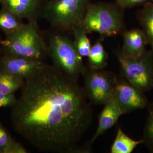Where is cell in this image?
Returning a JSON list of instances; mask_svg holds the SVG:
<instances>
[{
    "label": "cell",
    "mask_w": 153,
    "mask_h": 153,
    "mask_svg": "<svg viewBox=\"0 0 153 153\" xmlns=\"http://www.w3.org/2000/svg\"><path fill=\"white\" fill-rule=\"evenodd\" d=\"M12 107L16 131L42 152L81 153L78 144L92 123L93 110L77 80L44 63L24 80Z\"/></svg>",
    "instance_id": "obj_1"
},
{
    "label": "cell",
    "mask_w": 153,
    "mask_h": 153,
    "mask_svg": "<svg viewBox=\"0 0 153 153\" xmlns=\"http://www.w3.org/2000/svg\"><path fill=\"white\" fill-rule=\"evenodd\" d=\"M8 56L26 57L44 61L48 55L47 43L38 26V20L27 21L15 31L6 34L0 41Z\"/></svg>",
    "instance_id": "obj_2"
},
{
    "label": "cell",
    "mask_w": 153,
    "mask_h": 153,
    "mask_svg": "<svg viewBox=\"0 0 153 153\" xmlns=\"http://www.w3.org/2000/svg\"><path fill=\"white\" fill-rule=\"evenodd\" d=\"M124 10L115 2L91 3L82 25L88 34L98 33L105 38L122 35L126 30Z\"/></svg>",
    "instance_id": "obj_3"
},
{
    "label": "cell",
    "mask_w": 153,
    "mask_h": 153,
    "mask_svg": "<svg viewBox=\"0 0 153 153\" xmlns=\"http://www.w3.org/2000/svg\"><path fill=\"white\" fill-rule=\"evenodd\" d=\"M91 0H46L41 18L55 31L72 32L82 23Z\"/></svg>",
    "instance_id": "obj_4"
},
{
    "label": "cell",
    "mask_w": 153,
    "mask_h": 153,
    "mask_svg": "<svg viewBox=\"0 0 153 153\" xmlns=\"http://www.w3.org/2000/svg\"><path fill=\"white\" fill-rule=\"evenodd\" d=\"M49 34L47 44L48 55L52 60V66L72 79L78 80L87 71L74 47L73 40L58 32Z\"/></svg>",
    "instance_id": "obj_5"
},
{
    "label": "cell",
    "mask_w": 153,
    "mask_h": 153,
    "mask_svg": "<svg viewBox=\"0 0 153 153\" xmlns=\"http://www.w3.org/2000/svg\"><path fill=\"white\" fill-rule=\"evenodd\" d=\"M124 79L141 91L153 89V50L136 58H125L115 53Z\"/></svg>",
    "instance_id": "obj_6"
},
{
    "label": "cell",
    "mask_w": 153,
    "mask_h": 153,
    "mask_svg": "<svg viewBox=\"0 0 153 153\" xmlns=\"http://www.w3.org/2000/svg\"><path fill=\"white\" fill-rule=\"evenodd\" d=\"M84 88L91 103L105 105L111 98L117 83V77L103 69L88 68L84 75Z\"/></svg>",
    "instance_id": "obj_7"
},
{
    "label": "cell",
    "mask_w": 153,
    "mask_h": 153,
    "mask_svg": "<svg viewBox=\"0 0 153 153\" xmlns=\"http://www.w3.org/2000/svg\"><path fill=\"white\" fill-rule=\"evenodd\" d=\"M144 93L124 79H118L114 94L123 114L143 109L147 106V98Z\"/></svg>",
    "instance_id": "obj_8"
},
{
    "label": "cell",
    "mask_w": 153,
    "mask_h": 153,
    "mask_svg": "<svg viewBox=\"0 0 153 153\" xmlns=\"http://www.w3.org/2000/svg\"><path fill=\"white\" fill-rule=\"evenodd\" d=\"M44 63L41 60L8 55L1 61L3 71L24 80L34 74Z\"/></svg>",
    "instance_id": "obj_9"
},
{
    "label": "cell",
    "mask_w": 153,
    "mask_h": 153,
    "mask_svg": "<svg viewBox=\"0 0 153 153\" xmlns=\"http://www.w3.org/2000/svg\"><path fill=\"white\" fill-rule=\"evenodd\" d=\"M123 44L121 49L115 51L125 58H136L146 50L147 39L143 30L139 29L126 30L123 34Z\"/></svg>",
    "instance_id": "obj_10"
},
{
    "label": "cell",
    "mask_w": 153,
    "mask_h": 153,
    "mask_svg": "<svg viewBox=\"0 0 153 153\" xmlns=\"http://www.w3.org/2000/svg\"><path fill=\"white\" fill-rule=\"evenodd\" d=\"M46 0H0L2 7L27 21L41 18L43 5Z\"/></svg>",
    "instance_id": "obj_11"
},
{
    "label": "cell",
    "mask_w": 153,
    "mask_h": 153,
    "mask_svg": "<svg viewBox=\"0 0 153 153\" xmlns=\"http://www.w3.org/2000/svg\"><path fill=\"white\" fill-rule=\"evenodd\" d=\"M105 105L104 108L100 115L98 127L91 140V143H93L98 137L112 127L123 114L114 94Z\"/></svg>",
    "instance_id": "obj_12"
},
{
    "label": "cell",
    "mask_w": 153,
    "mask_h": 153,
    "mask_svg": "<svg viewBox=\"0 0 153 153\" xmlns=\"http://www.w3.org/2000/svg\"><path fill=\"white\" fill-rule=\"evenodd\" d=\"M104 37L100 36L99 40L91 46L88 54L89 68L92 69H103L107 65L108 55L103 47Z\"/></svg>",
    "instance_id": "obj_13"
},
{
    "label": "cell",
    "mask_w": 153,
    "mask_h": 153,
    "mask_svg": "<svg viewBox=\"0 0 153 153\" xmlns=\"http://www.w3.org/2000/svg\"><path fill=\"white\" fill-rule=\"evenodd\" d=\"M138 19L148 44L153 50V0L145 4L138 15Z\"/></svg>",
    "instance_id": "obj_14"
},
{
    "label": "cell",
    "mask_w": 153,
    "mask_h": 153,
    "mask_svg": "<svg viewBox=\"0 0 153 153\" xmlns=\"http://www.w3.org/2000/svg\"><path fill=\"white\" fill-rule=\"evenodd\" d=\"M143 143V139L140 140L132 139L126 135L121 129L118 128L111 148V153H131L139 145Z\"/></svg>",
    "instance_id": "obj_15"
},
{
    "label": "cell",
    "mask_w": 153,
    "mask_h": 153,
    "mask_svg": "<svg viewBox=\"0 0 153 153\" xmlns=\"http://www.w3.org/2000/svg\"><path fill=\"white\" fill-rule=\"evenodd\" d=\"M72 32L74 36L73 43L78 54L82 57H88L91 45L82 22L76 26Z\"/></svg>",
    "instance_id": "obj_16"
},
{
    "label": "cell",
    "mask_w": 153,
    "mask_h": 153,
    "mask_svg": "<svg viewBox=\"0 0 153 153\" xmlns=\"http://www.w3.org/2000/svg\"><path fill=\"white\" fill-rule=\"evenodd\" d=\"M24 23L23 19L2 7L0 10V30L6 35L17 30Z\"/></svg>",
    "instance_id": "obj_17"
},
{
    "label": "cell",
    "mask_w": 153,
    "mask_h": 153,
    "mask_svg": "<svg viewBox=\"0 0 153 153\" xmlns=\"http://www.w3.org/2000/svg\"><path fill=\"white\" fill-rule=\"evenodd\" d=\"M24 79L5 71L0 72V93H14L21 89L24 84Z\"/></svg>",
    "instance_id": "obj_18"
},
{
    "label": "cell",
    "mask_w": 153,
    "mask_h": 153,
    "mask_svg": "<svg viewBox=\"0 0 153 153\" xmlns=\"http://www.w3.org/2000/svg\"><path fill=\"white\" fill-rule=\"evenodd\" d=\"M144 143L149 151L153 153V111H149L146 120L144 128Z\"/></svg>",
    "instance_id": "obj_19"
},
{
    "label": "cell",
    "mask_w": 153,
    "mask_h": 153,
    "mask_svg": "<svg viewBox=\"0 0 153 153\" xmlns=\"http://www.w3.org/2000/svg\"><path fill=\"white\" fill-rule=\"evenodd\" d=\"M13 140L0 122V153H4L5 151Z\"/></svg>",
    "instance_id": "obj_20"
},
{
    "label": "cell",
    "mask_w": 153,
    "mask_h": 153,
    "mask_svg": "<svg viewBox=\"0 0 153 153\" xmlns=\"http://www.w3.org/2000/svg\"><path fill=\"white\" fill-rule=\"evenodd\" d=\"M152 0H114V2L123 10L146 4Z\"/></svg>",
    "instance_id": "obj_21"
},
{
    "label": "cell",
    "mask_w": 153,
    "mask_h": 153,
    "mask_svg": "<svg viewBox=\"0 0 153 153\" xmlns=\"http://www.w3.org/2000/svg\"><path fill=\"white\" fill-rule=\"evenodd\" d=\"M17 99L14 93L4 94L0 93V108L13 107L16 104Z\"/></svg>",
    "instance_id": "obj_22"
},
{
    "label": "cell",
    "mask_w": 153,
    "mask_h": 153,
    "mask_svg": "<svg viewBox=\"0 0 153 153\" xmlns=\"http://www.w3.org/2000/svg\"><path fill=\"white\" fill-rule=\"evenodd\" d=\"M27 151L22 145L14 141L11 142L4 153H27Z\"/></svg>",
    "instance_id": "obj_23"
},
{
    "label": "cell",
    "mask_w": 153,
    "mask_h": 153,
    "mask_svg": "<svg viewBox=\"0 0 153 153\" xmlns=\"http://www.w3.org/2000/svg\"><path fill=\"white\" fill-rule=\"evenodd\" d=\"M148 111H153V102L151 103L150 104L148 105Z\"/></svg>",
    "instance_id": "obj_24"
}]
</instances>
